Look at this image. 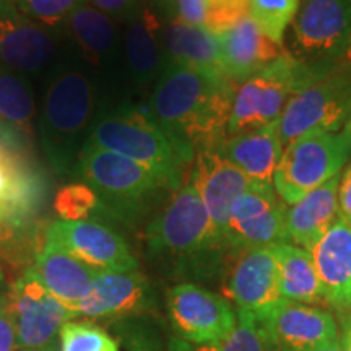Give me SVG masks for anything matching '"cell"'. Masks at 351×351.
I'll return each mask as SVG.
<instances>
[{
    "instance_id": "1",
    "label": "cell",
    "mask_w": 351,
    "mask_h": 351,
    "mask_svg": "<svg viewBox=\"0 0 351 351\" xmlns=\"http://www.w3.org/2000/svg\"><path fill=\"white\" fill-rule=\"evenodd\" d=\"M143 241L148 261L178 283L213 282L225 275L231 257L199 192L189 182L147 223Z\"/></svg>"
},
{
    "instance_id": "2",
    "label": "cell",
    "mask_w": 351,
    "mask_h": 351,
    "mask_svg": "<svg viewBox=\"0 0 351 351\" xmlns=\"http://www.w3.org/2000/svg\"><path fill=\"white\" fill-rule=\"evenodd\" d=\"M234 90V83L225 77L168 62L155 83L147 112L195 156L226 140Z\"/></svg>"
},
{
    "instance_id": "3",
    "label": "cell",
    "mask_w": 351,
    "mask_h": 351,
    "mask_svg": "<svg viewBox=\"0 0 351 351\" xmlns=\"http://www.w3.org/2000/svg\"><path fill=\"white\" fill-rule=\"evenodd\" d=\"M95 104L93 82L78 69L60 70L47 86L38 121L39 145L59 178L77 174L93 125Z\"/></svg>"
},
{
    "instance_id": "4",
    "label": "cell",
    "mask_w": 351,
    "mask_h": 351,
    "mask_svg": "<svg viewBox=\"0 0 351 351\" xmlns=\"http://www.w3.org/2000/svg\"><path fill=\"white\" fill-rule=\"evenodd\" d=\"M86 145L135 161L155 174L171 192L187 182L194 161V155L179 147L150 114L135 108H122L96 117Z\"/></svg>"
},
{
    "instance_id": "5",
    "label": "cell",
    "mask_w": 351,
    "mask_h": 351,
    "mask_svg": "<svg viewBox=\"0 0 351 351\" xmlns=\"http://www.w3.org/2000/svg\"><path fill=\"white\" fill-rule=\"evenodd\" d=\"M96 192L106 217L134 226L152 212L163 191H169L155 174L119 153L83 148L77 174Z\"/></svg>"
},
{
    "instance_id": "6",
    "label": "cell",
    "mask_w": 351,
    "mask_h": 351,
    "mask_svg": "<svg viewBox=\"0 0 351 351\" xmlns=\"http://www.w3.org/2000/svg\"><path fill=\"white\" fill-rule=\"evenodd\" d=\"M351 116V60L326 65L288 101L276 124L283 148L307 134L341 132Z\"/></svg>"
},
{
    "instance_id": "7",
    "label": "cell",
    "mask_w": 351,
    "mask_h": 351,
    "mask_svg": "<svg viewBox=\"0 0 351 351\" xmlns=\"http://www.w3.org/2000/svg\"><path fill=\"white\" fill-rule=\"evenodd\" d=\"M326 65H307L287 51L270 65L236 85L228 137L278 124L288 101Z\"/></svg>"
},
{
    "instance_id": "8",
    "label": "cell",
    "mask_w": 351,
    "mask_h": 351,
    "mask_svg": "<svg viewBox=\"0 0 351 351\" xmlns=\"http://www.w3.org/2000/svg\"><path fill=\"white\" fill-rule=\"evenodd\" d=\"M351 160V142L343 130L335 134H307L283 148L274 176V189L285 205L341 174Z\"/></svg>"
},
{
    "instance_id": "9",
    "label": "cell",
    "mask_w": 351,
    "mask_h": 351,
    "mask_svg": "<svg viewBox=\"0 0 351 351\" xmlns=\"http://www.w3.org/2000/svg\"><path fill=\"white\" fill-rule=\"evenodd\" d=\"M307 65H330L351 54V0H302L288 49Z\"/></svg>"
},
{
    "instance_id": "10",
    "label": "cell",
    "mask_w": 351,
    "mask_h": 351,
    "mask_svg": "<svg viewBox=\"0 0 351 351\" xmlns=\"http://www.w3.org/2000/svg\"><path fill=\"white\" fill-rule=\"evenodd\" d=\"M166 313L176 339L195 346L221 343L238 324L228 298L197 283H176L166 291Z\"/></svg>"
},
{
    "instance_id": "11",
    "label": "cell",
    "mask_w": 351,
    "mask_h": 351,
    "mask_svg": "<svg viewBox=\"0 0 351 351\" xmlns=\"http://www.w3.org/2000/svg\"><path fill=\"white\" fill-rule=\"evenodd\" d=\"M19 351H57L64 324L77 319L41 283L32 267L21 270L8 288Z\"/></svg>"
},
{
    "instance_id": "12",
    "label": "cell",
    "mask_w": 351,
    "mask_h": 351,
    "mask_svg": "<svg viewBox=\"0 0 351 351\" xmlns=\"http://www.w3.org/2000/svg\"><path fill=\"white\" fill-rule=\"evenodd\" d=\"M285 217L287 205L276 195L274 186L252 184L231 207L225 232L230 256L287 243Z\"/></svg>"
},
{
    "instance_id": "13",
    "label": "cell",
    "mask_w": 351,
    "mask_h": 351,
    "mask_svg": "<svg viewBox=\"0 0 351 351\" xmlns=\"http://www.w3.org/2000/svg\"><path fill=\"white\" fill-rule=\"evenodd\" d=\"M44 239L65 249L98 275L138 269L124 236L96 219H56L44 231Z\"/></svg>"
},
{
    "instance_id": "14",
    "label": "cell",
    "mask_w": 351,
    "mask_h": 351,
    "mask_svg": "<svg viewBox=\"0 0 351 351\" xmlns=\"http://www.w3.org/2000/svg\"><path fill=\"white\" fill-rule=\"evenodd\" d=\"M47 191L49 184L34 163L32 145L0 132V208L25 221L39 223Z\"/></svg>"
},
{
    "instance_id": "15",
    "label": "cell",
    "mask_w": 351,
    "mask_h": 351,
    "mask_svg": "<svg viewBox=\"0 0 351 351\" xmlns=\"http://www.w3.org/2000/svg\"><path fill=\"white\" fill-rule=\"evenodd\" d=\"M254 317L270 351H304L341 337L332 311L319 306L282 300Z\"/></svg>"
},
{
    "instance_id": "16",
    "label": "cell",
    "mask_w": 351,
    "mask_h": 351,
    "mask_svg": "<svg viewBox=\"0 0 351 351\" xmlns=\"http://www.w3.org/2000/svg\"><path fill=\"white\" fill-rule=\"evenodd\" d=\"M160 298L148 276L137 270L96 275L78 309V319L119 320L138 315H156Z\"/></svg>"
},
{
    "instance_id": "17",
    "label": "cell",
    "mask_w": 351,
    "mask_h": 351,
    "mask_svg": "<svg viewBox=\"0 0 351 351\" xmlns=\"http://www.w3.org/2000/svg\"><path fill=\"white\" fill-rule=\"evenodd\" d=\"M225 298L236 311L258 315L283 300L278 263L270 247L232 254L225 271Z\"/></svg>"
},
{
    "instance_id": "18",
    "label": "cell",
    "mask_w": 351,
    "mask_h": 351,
    "mask_svg": "<svg viewBox=\"0 0 351 351\" xmlns=\"http://www.w3.org/2000/svg\"><path fill=\"white\" fill-rule=\"evenodd\" d=\"M219 147L204 148L195 153L187 176V182L192 184L199 192L210 219H212L215 231L225 243L226 225L232 204L238 200L243 192L252 186V182L245 178L243 171L236 168L223 155Z\"/></svg>"
},
{
    "instance_id": "19",
    "label": "cell",
    "mask_w": 351,
    "mask_h": 351,
    "mask_svg": "<svg viewBox=\"0 0 351 351\" xmlns=\"http://www.w3.org/2000/svg\"><path fill=\"white\" fill-rule=\"evenodd\" d=\"M51 32L25 16L10 0H0V62L21 75L43 72L52 62Z\"/></svg>"
},
{
    "instance_id": "20",
    "label": "cell",
    "mask_w": 351,
    "mask_h": 351,
    "mask_svg": "<svg viewBox=\"0 0 351 351\" xmlns=\"http://www.w3.org/2000/svg\"><path fill=\"white\" fill-rule=\"evenodd\" d=\"M317 270L328 309L351 315V228L339 218L307 249Z\"/></svg>"
},
{
    "instance_id": "21",
    "label": "cell",
    "mask_w": 351,
    "mask_h": 351,
    "mask_svg": "<svg viewBox=\"0 0 351 351\" xmlns=\"http://www.w3.org/2000/svg\"><path fill=\"white\" fill-rule=\"evenodd\" d=\"M218 36L223 72L234 85L256 75L285 52L249 15Z\"/></svg>"
},
{
    "instance_id": "22",
    "label": "cell",
    "mask_w": 351,
    "mask_h": 351,
    "mask_svg": "<svg viewBox=\"0 0 351 351\" xmlns=\"http://www.w3.org/2000/svg\"><path fill=\"white\" fill-rule=\"evenodd\" d=\"M29 267L44 287L78 319L82 301L98 274L65 249L46 239Z\"/></svg>"
},
{
    "instance_id": "23",
    "label": "cell",
    "mask_w": 351,
    "mask_h": 351,
    "mask_svg": "<svg viewBox=\"0 0 351 351\" xmlns=\"http://www.w3.org/2000/svg\"><path fill=\"white\" fill-rule=\"evenodd\" d=\"M124 21V52L130 77L138 85L156 82L166 67L161 38L163 23L145 3Z\"/></svg>"
},
{
    "instance_id": "24",
    "label": "cell",
    "mask_w": 351,
    "mask_h": 351,
    "mask_svg": "<svg viewBox=\"0 0 351 351\" xmlns=\"http://www.w3.org/2000/svg\"><path fill=\"white\" fill-rule=\"evenodd\" d=\"M340 174L309 192L296 204L287 205V243L309 249L339 219Z\"/></svg>"
},
{
    "instance_id": "25",
    "label": "cell",
    "mask_w": 351,
    "mask_h": 351,
    "mask_svg": "<svg viewBox=\"0 0 351 351\" xmlns=\"http://www.w3.org/2000/svg\"><path fill=\"white\" fill-rule=\"evenodd\" d=\"M221 152L252 184L274 186V176L283 153L276 125L230 135Z\"/></svg>"
},
{
    "instance_id": "26",
    "label": "cell",
    "mask_w": 351,
    "mask_h": 351,
    "mask_svg": "<svg viewBox=\"0 0 351 351\" xmlns=\"http://www.w3.org/2000/svg\"><path fill=\"white\" fill-rule=\"evenodd\" d=\"M166 64H181L212 75L225 77L219 54V36L205 26L166 20L161 28Z\"/></svg>"
},
{
    "instance_id": "27",
    "label": "cell",
    "mask_w": 351,
    "mask_h": 351,
    "mask_svg": "<svg viewBox=\"0 0 351 351\" xmlns=\"http://www.w3.org/2000/svg\"><path fill=\"white\" fill-rule=\"evenodd\" d=\"M270 249L278 263L283 300L319 307L327 306L311 254L289 243L275 244Z\"/></svg>"
},
{
    "instance_id": "28",
    "label": "cell",
    "mask_w": 351,
    "mask_h": 351,
    "mask_svg": "<svg viewBox=\"0 0 351 351\" xmlns=\"http://www.w3.org/2000/svg\"><path fill=\"white\" fill-rule=\"evenodd\" d=\"M34 112L33 91L25 75L0 62V125L33 143Z\"/></svg>"
},
{
    "instance_id": "29",
    "label": "cell",
    "mask_w": 351,
    "mask_h": 351,
    "mask_svg": "<svg viewBox=\"0 0 351 351\" xmlns=\"http://www.w3.org/2000/svg\"><path fill=\"white\" fill-rule=\"evenodd\" d=\"M65 26L90 62L103 64L112 52L117 38L114 19L88 2L80 3L70 13Z\"/></svg>"
},
{
    "instance_id": "30",
    "label": "cell",
    "mask_w": 351,
    "mask_h": 351,
    "mask_svg": "<svg viewBox=\"0 0 351 351\" xmlns=\"http://www.w3.org/2000/svg\"><path fill=\"white\" fill-rule=\"evenodd\" d=\"M41 225L25 221L0 208V262L13 269H28L39 247Z\"/></svg>"
},
{
    "instance_id": "31",
    "label": "cell",
    "mask_w": 351,
    "mask_h": 351,
    "mask_svg": "<svg viewBox=\"0 0 351 351\" xmlns=\"http://www.w3.org/2000/svg\"><path fill=\"white\" fill-rule=\"evenodd\" d=\"M57 351H121V343L95 320L73 319L60 328Z\"/></svg>"
},
{
    "instance_id": "32",
    "label": "cell",
    "mask_w": 351,
    "mask_h": 351,
    "mask_svg": "<svg viewBox=\"0 0 351 351\" xmlns=\"http://www.w3.org/2000/svg\"><path fill=\"white\" fill-rule=\"evenodd\" d=\"M300 0H251L249 16L271 41L285 47V34L295 20Z\"/></svg>"
},
{
    "instance_id": "33",
    "label": "cell",
    "mask_w": 351,
    "mask_h": 351,
    "mask_svg": "<svg viewBox=\"0 0 351 351\" xmlns=\"http://www.w3.org/2000/svg\"><path fill=\"white\" fill-rule=\"evenodd\" d=\"M52 205H54L56 213L59 215V219H65V221L91 219L96 213L106 217L99 197L85 182H72L64 186L56 194Z\"/></svg>"
},
{
    "instance_id": "34",
    "label": "cell",
    "mask_w": 351,
    "mask_h": 351,
    "mask_svg": "<svg viewBox=\"0 0 351 351\" xmlns=\"http://www.w3.org/2000/svg\"><path fill=\"white\" fill-rule=\"evenodd\" d=\"M10 2L25 16L51 32L67 23L70 13L86 0H10Z\"/></svg>"
},
{
    "instance_id": "35",
    "label": "cell",
    "mask_w": 351,
    "mask_h": 351,
    "mask_svg": "<svg viewBox=\"0 0 351 351\" xmlns=\"http://www.w3.org/2000/svg\"><path fill=\"white\" fill-rule=\"evenodd\" d=\"M212 348L213 351H270L254 314L244 311H238L234 330Z\"/></svg>"
},
{
    "instance_id": "36",
    "label": "cell",
    "mask_w": 351,
    "mask_h": 351,
    "mask_svg": "<svg viewBox=\"0 0 351 351\" xmlns=\"http://www.w3.org/2000/svg\"><path fill=\"white\" fill-rule=\"evenodd\" d=\"M251 0H210L207 26L210 32L221 34L249 15Z\"/></svg>"
},
{
    "instance_id": "37",
    "label": "cell",
    "mask_w": 351,
    "mask_h": 351,
    "mask_svg": "<svg viewBox=\"0 0 351 351\" xmlns=\"http://www.w3.org/2000/svg\"><path fill=\"white\" fill-rule=\"evenodd\" d=\"M171 20L191 26H207L210 0H166Z\"/></svg>"
},
{
    "instance_id": "38",
    "label": "cell",
    "mask_w": 351,
    "mask_h": 351,
    "mask_svg": "<svg viewBox=\"0 0 351 351\" xmlns=\"http://www.w3.org/2000/svg\"><path fill=\"white\" fill-rule=\"evenodd\" d=\"M0 351H19L15 317L8 291L0 293Z\"/></svg>"
},
{
    "instance_id": "39",
    "label": "cell",
    "mask_w": 351,
    "mask_h": 351,
    "mask_svg": "<svg viewBox=\"0 0 351 351\" xmlns=\"http://www.w3.org/2000/svg\"><path fill=\"white\" fill-rule=\"evenodd\" d=\"M86 2L111 19L127 20L138 10L143 0H86Z\"/></svg>"
},
{
    "instance_id": "40",
    "label": "cell",
    "mask_w": 351,
    "mask_h": 351,
    "mask_svg": "<svg viewBox=\"0 0 351 351\" xmlns=\"http://www.w3.org/2000/svg\"><path fill=\"white\" fill-rule=\"evenodd\" d=\"M339 217L351 228V163L346 165L340 174Z\"/></svg>"
},
{
    "instance_id": "41",
    "label": "cell",
    "mask_w": 351,
    "mask_h": 351,
    "mask_svg": "<svg viewBox=\"0 0 351 351\" xmlns=\"http://www.w3.org/2000/svg\"><path fill=\"white\" fill-rule=\"evenodd\" d=\"M343 351H351V322H346L343 326V333L340 337Z\"/></svg>"
},
{
    "instance_id": "42",
    "label": "cell",
    "mask_w": 351,
    "mask_h": 351,
    "mask_svg": "<svg viewBox=\"0 0 351 351\" xmlns=\"http://www.w3.org/2000/svg\"><path fill=\"white\" fill-rule=\"evenodd\" d=\"M304 351H343V345H341V340H339V341H332V343L320 345V346H315V348L304 350Z\"/></svg>"
},
{
    "instance_id": "43",
    "label": "cell",
    "mask_w": 351,
    "mask_h": 351,
    "mask_svg": "<svg viewBox=\"0 0 351 351\" xmlns=\"http://www.w3.org/2000/svg\"><path fill=\"white\" fill-rule=\"evenodd\" d=\"M343 132H345L346 137H348V138H350V142H351V116H350L348 122H346L345 127H343Z\"/></svg>"
},
{
    "instance_id": "44",
    "label": "cell",
    "mask_w": 351,
    "mask_h": 351,
    "mask_svg": "<svg viewBox=\"0 0 351 351\" xmlns=\"http://www.w3.org/2000/svg\"><path fill=\"white\" fill-rule=\"evenodd\" d=\"M3 278H5V276H3V270H2V267H0V289H2V285H3Z\"/></svg>"
},
{
    "instance_id": "45",
    "label": "cell",
    "mask_w": 351,
    "mask_h": 351,
    "mask_svg": "<svg viewBox=\"0 0 351 351\" xmlns=\"http://www.w3.org/2000/svg\"><path fill=\"white\" fill-rule=\"evenodd\" d=\"M348 322H351V315H350V319H348Z\"/></svg>"
}]
</instances>
